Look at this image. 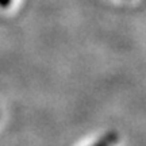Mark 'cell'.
Instances as JSON below:
<instances>
[{
  "instance_id": "obj_1",
  "label": "cell",
  "mask_w": 146,
  "mask_h": 146,
  "mask_svg": "<svg viewBox=\"0 0 146 146\" xmlns=\"http://www.w3.org/2000/svg\"><path fill=\"white\" fill-rule=\"evenodd\" d=\"M12 0H0V8H7Z\"/></svg>"
}]
</instances>
